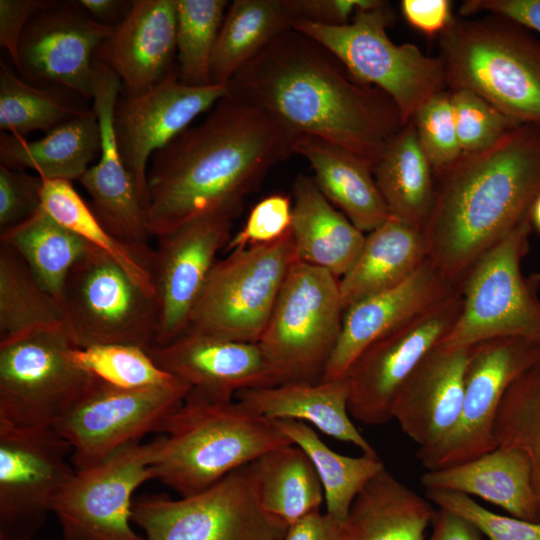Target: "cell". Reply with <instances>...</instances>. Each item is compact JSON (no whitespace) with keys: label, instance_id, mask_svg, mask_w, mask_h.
I'll return each mask as SVG.
<instances>
[{"label":"cell","instance_id":"8","mask_svg":"<svg viewBox=\"0 0 540 540\" xmlns=\"http://www.w3.org/2000/svg\"><path fill=\"white\" fill-rule=\"evenodd\" d=\"M532 229L529 215L470 269L461 284V314L439 346L470 347L503 337L540 346V274L526 276L521 269Z\"/></svg>","mask_w":540,"mask_h":540},{"label":"cell","instance_id":"18","mask_svg":"<svg viewBox=\"0 0 540 540\" xmlns=\"http://www.w3.org/2000/svg\"><path fill=\"white\" fill-rule=\"evenodd\" d=\"M227 94L223 85L182 84L176 69L160 84L137 95H119L113 127L121 158L146 206L147 170L152 155Z\"/></svg>","mask_w":540,"mask_h":540},{"label":"cell","instance_id":"24","mask_svg":"<svg viewBox=\"0 0 540 540\" xmlns=\"http://www.w3.org/2000/svg\"><path fill=\"white\" fill-rule=\"evenodd\" d=\"M156 364L191 386L222 399L242 390L274 386L258 343L183 334L148 351Z\"/></svg>","mask_w":540,"mask_h":540},{"label":"cell","instance_id":"28","mask_svg":"<svg viewBox=\"0 0 540 540\" xmlns=\"http://www.w3.org/2000/svg\"><path fill=\"white\" fill-rule=\"evenodd\" d=\"M295 154L304 157L327 200L360 231L371 232L390 213L373 175V167L354 153L310 135H299Z\"/></svg>","mask_w":540,"mask_h":540},{"label":"cell","instance_id":"57","mask_svg":"<svg viewBox=\"0 0 540 540\" xmlns=\"http://www.w3.org/2000/svg\"><path fill=\"white\" fill-rule=\"evenodd\" d=\"M36 540H66V539L61 538V539H36Z\"/></svg>","mask_w":540,"mask_h":540},{"label":"cell","instance_id":"31","mask_svg":"<svg viewBox=\"0 0 540 540\" xmlns=\"http://www.w3.org/2000/svg\"><path fill=\"white\" fill-rule=\"evenodd\" d=\"M100 152V127L93 108L37 140L0 133L1 165L13 170L32 169L48 180L79 181Z\"/></svg>","mask_w":540,"mask_h":540},{"label":"cell","instance_id":"37","mask_svg":"<svg viewBox=\"0 0 540 540\" xmlns=\"http://www.w3.org/2000/svg\"><path fill=\"white\" fill-rule=\"evenodd\" d=\"M274 422L312 462L323 488L325 512L346 521L358 494L385 468L379 456L365 453L357 457L346 456L329 448L306 423L295 420Z\"/></svg>","mask_w":540,"mask_h":540},{"label":"cell","instance_id":"5","mask_svg":"<svg viewBox=\"0 0 540 540\" xmlns=\"http://www.w3.org/2000/svg\"><path fill=\"white\" fill-rule=\"evenodd\" d=\"M448 90L480 95L518 124L540 127V41L503 16L453 17L439 35Z\"/></svg>","mask_w":540,"mask_h":540},{"label":"cell","instance_id":"19","mask_svg":"<svg viewBox=\"0 0 540 540\" xmlns=\"http://www.w3.org/2000/svg\"><path fill=\"white\" fill-rule=\"evenodd\" d=\"M234 219L222 213L208 214L157 237L149 265L160 312L157 345L185 333L216 255L231 238Z\"/></svg>","mask_w":540,"mask_h":540},{"label":"cell","instance_id":"3","mask_svg":"<svg viewBox=\"0 0 540 540\" xmlns=\"http://www.w3.org/2000/svg\"><path fill=\"white\" fill-rule=\"evenodd\" d=\"M424 227L429 260L461 286L474 264L529 215L540 195V127L523 123L481 152L434 171Z\"/></svg>","mask_w":540,"mask_h":540},{"label":"cell","instance_id":"13","mask_svg":"<svg viewBox=\"0 0 540 540\" xmlns=\"http://www.w3.org/2000/svg\"><path fill=\"white\" fill-rule=\"evenodd\" d=\"M190 390L180 379L120 388L95 378L54 428L71 445L75 469H84L146 434L160 433Z\"/></svg>","mask_w":540,"mask_h":540},{"label":"cell","instance_id":"7","mask_svg":"<svg viewBox=\"0 0 540 540\" xmlns=\"http://www.w3.org/2000/svg\"><path fill=\"white\" fill-rule=\"evenodd\" d=\"M387 2L358 11L349 24L326 26L298 20L292 28L332 53L360 82L387 94L403 125L434 95L448 90L444 66L414 44L394 43L386 32Z\"/></svg>","mask_w":540,"mask_h":540},{"label":"cell","instance_id":"53","mask_svg":"<svg viewBox=\"0 0 540 540\" xmlns=\"http://www.w3.org/2000/svg\"><path fill=\"white\" fill-rule=\"evenodd\" d=\"M346 521L314 511L287 527L282 540H345Z\"/></svg>","mask_w":540,"mask_h":540},{"label":"cell","instance_id":"21","mask_svg":"<svg viewBox=\"0 0 540 540\" xmlns=\"http://www.w3.org/2000/svg\"><path fill=\"white\" fill-rule=\"evenodd\" d=\"M92 101L101 134L99 161L79 179L91 197L90 208L103 227L115 238L148 260L153 250L146 213L135 183L121 158L117 145L113 111L120 95L119 77L94 58Z\"/></svg>","mask_w":540,"mask_h":540},{"label":"cell","instance_id":"48","mask_svg":"<svg viewBox=\"0 0 540 540\" xmlns=\"http://www.w3.org/2000/svg\"><path fill=\"white\" fill-rule=\"evenodd\" d=\"M43 179L0 164V233L22 223L41 207Z\"/></svg>","mask_w":540,"mask_h":540},{"label":"cell","instance_id":"36","mask_svg":"<svg viewBox=\"0 0 540 540\" xmlns=\"http://www.w3.org/2000/svg\"><path fill=\"white\" fill-rule=\"evenodd\" d=\"M25 260L39 285L62 303L64 285L90 244L41 207L22 223L0 233Z\"/></svg>","mask_w":540,"mask_h":540},{"label":"cell","instance_id":"27","mask_svg":"<svg viewBox=\"0 0 540 540\" xmlns=\"http://www.w3.org/2000/svg\"><path fill=\"white\" fill-rule=\"evenodd\" d=\"M420 482L426 490L477 496L510 516L537 521L530 462L518 449L498 446L465 463L426 471Z\"/></svg>","mask_w":540,"mask_h":540},{"label":"cell","instance_id":"54","mask_svg":"<svg viewBox=\"0 0 540 540\" xmlns=\"http://www.w3.org/2000/svg\"><path fill=\"white\" fill-rule=\"evenodd\" d=\"M425 540H482L480 531L464 518L438 508Z\"/></svg>","mask_w":540,"mask_h":540},{"label":"cell","instance_id":"29","mask_svg":"<svg viewBox=\"0 0 540 540\" xmlns=\"http://www.w3.org/2000/svg\"><path fill=\"white\" fill-rule=\"evenodd\" d=\"M291 236L296 258L340 279L358 257L365 235L322 194L313 177L293 184Z\"/></svg>","mask_w":540,"mask_h":540},{"label":"cell","instance_id":"52","mask_svg":"<svg viewBox=\"0 0 540 540\" xmlns=\"http://www.w3.org/2000/svg\"><path fill=\"white\" fill-rule=\"evenodd\" d=\"M401 9L405 19L426 35H440L453 16L448 0H403Z\"/></svg>","mask_w":540,"mask_h":540},{"label":"cell","instance_id":"20","mask_svg":"<svg viewBox=\"0 0 540 540\" xmlns=\"http://www.w3.org/2000/svg\"><path fill=\"white\" fill-rule=\"evenodd\" d=\"M113 28L91 18L78 1H54L24 30L19 46L23 78L92 100L95 53Z\"/></svg>","mask_w":540,"mask_h":540},{"label":"cell","instance_id":"23","mask_svg":"<svg viewBox=\"0 0 540 540\" xmlns=\"http://www.w3.org/2000/svg\"><path fill=\"white\" fill-rule=\"evenodd\" d=\"M176 0H133L95 58L120 79L121 95L144 93L176 69Z\"/></svg>","mask_w":540,"mask_h":540},{"label":"cell","instance_id":"15","mask_svg":"<svg viewBox=\"0 0 540 540\" xmlns=\"http://www.w3.org/2000/svg\"><path fill=\"white\" fill-rule=\"evenodd\" d=\"M75 471L55 428L0 426V540H36Z\"/></svg>","mask_w":540,"mask_h":540},{"label":"cell","instance_id":"22","mask_svg":"<svg viewBox=\"0 0 540 540\" xmlns=\"http://www.w3.org/2000/svg\"><path fill=\"white\" fill-rule=\"evenodd\" d=\"M461 288L426 261L402 283L349 306L322 380L344 377L374 341L423 314Z\"/></svg>","mask_w":540,"mask_h":540},{"label":"cell","instance_id":"49","mask_svg":"<svg viewBox=\"0 0 540 540\" xmlns=\"http://www.w3.org/2000/svg\"><path fill=\"white\" fill-rule=\"evenodd\" d=\"M293 22L298 20L326 26L349 24L360 10L385 4L380 0H286Z\"/></svg>","mask_w":540,"mask_h":540},{"label":"cell","instance_id":"10","mask_svg":"<svg viewBox=\"0 0 540 540\" xmlns=\"http://www.w3.org/2000/svg\"><path fill=\"white\" fill-rule=\"evenodd\" d=\"M67 324L0 341V426L54 428L94 376L70 359Z\"/></svg>","mask_w":540,"mask_h":540},{"label":"cell","instance_id":"38","mask_svg":"<svg viewBox=\"0 0 540 540\" xmlns=\"http://www.w3.org/2000/svg\"><path fill=\"white\" fill-rule=\"evenodd\" d=\"M65 324L62 303L39 285L22 256L0 241V341Z\"/></svg>","mask_w":540,"mask_h":540},{"label":"cell","instance_id":"25","mask_svg":"<svg viewBox=\"0 0 540 540\" xmlns=\"http://www.w3.org/2000/svg\"><path fill=\"white\" fill-rule=\"evenodd\" d=\"M470 347H435L414 369L395 399L393 419L421 449L441 442L458 422Z\"/></svg>","mask_w":540,"mask_h":540},{"label":"cell","instance_id":"55","mask_svg":"<svg viewBox=\"0 0 540 540\" xmlns=\"http://www.w3.org/2000/svg\"><path fill=\"white\" fill-rule=\"evenodd\" d=\"M78 3L91 18L110 27L117 26L132 6V1L122 0H79Z\"/></svg>","mask_w":540,"mask_h":540},{"label":"cell","instance_id":"12","mask_svg":"<svg viewBox=\"0 0 540 540\" xmlns=\"http://www.w3.org/2000/svg\"><path fill=\"white\" fill-rule=\"evenodd\" d=\"M132 522L145 540H282L288 527L261 507L251 464L190 496L138 499Z\"/></svg>","mask_w":540,"mask_h":540},{"label":"cell","instance_id":"51","mask_svg":"<svg viewBox=\"0 0 540 540\" xmlns=\"http://www.w3.org/2000/svg\"><path fill=\"white\" fill-rule=\"evenodd\" d=\"M459 12L462 16L477 13L503 16L540 33V0H466Z\"/></svg>","mask_w":540,"mask_h":540},{"label":"cell","instance_id":"26","mask_svg":"<svg viewBox=\"0 0 540 540\" xmlns=\"http://www.w3.org/2000/svg\"><path fill=\"white\" fill-rule=\"evenodd\" d=\"M235 399L251 412L269 419L295 420L313 426L362 453L377 454L350 419L346 377L317 383H292L239 391Z\"/></svg>","mask_w":540,"mask_h":540},{"label":"cell","instance_id":"56","mask_svg":"<svg viewBox=\"0 0 540 540\" xmlns=\"http://www.w3.org/2000/svg\"><path fill=\"white\" fill-rule=\"evenodd\" d=\"M532 228L540 233V195L536 198L530 210Z\"/></svg>","mask_w":540,"mask_h":540},{"label":"cell","instance_id":"47","mask_svg":"<svg viewBox=\"0 0 540 540\" xmlns=\"http://www.w3.org/2000/svg\"><path fill=\"white\" fill-rule=\"evenodd\" d=\"M292 200L283 194L268 195L251 209L242 229L231 236L230 250L274 242L291 229Z\"/></svg>","mask_w":540,"mask_h":540},{"label":"cell","instance_id":"50","mask_svg":"<svg viewBox=\"0 0 540 540\" xmlns=\"http://www.w3.org/2000/svg\"><path fill=\"white\" fill-rule=\"evenodd\" d=\"M54 1L0 0V46L7 50L13 65L23 77L19 46L29 21Z\"/></svg>","mask_w":540,"mask_h":540},{"label":"cell","instance_id":"1","mask_svg":"<svg viewBox=\"0 0 540 540\" xmlns=\"http://www.w3.org/2000/svg\"><path fill=\"white\" fill-rule=\"evenodd\" d=\"M298 136L226 94L200 124L152 155L145 206L150 235L171 233L208 214L236 218L269 171L295 154Z\"/></svg>","mask_w":540,"mask_h":540},{"label":"cell","instance_id":"40","mask_svg":"<svg viewBox=\"0 0 540 540\" xmlns=\"http://www.w3.org/2000/svg\"><path fill=\"white\" fill-rule=\"evenodd\" d=\"M41 208L57 222L111 257L146 293L156 296L147 261L103 227L90 206L74 189L72 182L43 179Z\"/></svg>","mask_w":540,"mask_h":540},{"label":"cell","instance_id":"41","mask_svg":"<svg viewBox=\"0 0 540 540\" xmlns=\"http://www.w3.org/2000/svg\"><path fill=\"white\" fill-rule=\"evenodd\" d=\"M494 436L498 446L518 449L527 456L540 522V362L506 391L497 412Z\"/></svg>","mask_w":540,"mask_h":540},{"label":"cell","instance_id":"17","mask_svg":"<svg viewBox=\"0 0 540 540\" xmlns=\"http://www.w3.org/2000/svg\"><path fill=\"white\" fill-rule=\"evenodd\" d=\"M462 305L460 288L370 344L345 375L349 386L350 416L373 426L392 420L393 405L403 384L451 331Z\"/></svg>","mask_w":540,"mask_h":540},{"label":"cell","instance_id":"4","mask_svg":"<svg viewBox=\"0 0 540 540\" xmlns=\"http://www.w3.org/2000/svg\"><path fill=\"white\" fill-rule=\"evenodd\" d=\"M156 441L154 479L181 497L198 493L268 451L293 444L274 421L191 389Z\"/></svg>","mask_w":540,"mask_h":540},{"label":"cell","instance_id":"16","mask_svg":"<svg viewBox=\"0 0 540 540\" xmlns=\"http://www.w3.org/2000/svg\"><path fill=\"white\" fill-rule=\"evenodd\" d=\"M156 441L131 442L103 461L76 470L53 513L66 540H145L132 528L133 494L154 479Z\"/></svg>","mask_w":540,"mask_h":540},{"label":"cell","instance_id":"39","mask_svg":"<svg viewBox=\"0 0 540 540\" xmlns=\"http://www.w3.org/2000/svg\"><path fill=\"white\" fill-rule=\"evenodd\" d=\"M76 97L59 86L31 85L0 61L1 132L23 138L35 130L48 133L87 110Z\"/></svg>","mask_w":540,"mask_h":540},{"label":"cell","instance_id":"32","mask_svg":"<svg viewBox=\"0 0 540 540\" xmlns=\"http://www.w3.org/2000/svg\"><path fill=\"white\" fill-rule=\"evenodd\" d=\"M436 511L384 468L353 502L345 540H425Z\"/></svg>","mask_w":540,"mask_h":540},{"label":"cell","instance_id":"14","mask_svg":"<svg viewBox=\"0 0 540 540\" xmlns=\"http://www.w3.org/2000/svg\"><path fill=\"white\" fill-rule=\"evenodd\" d=\"M540 362V346L521 338L503 337L470 347L461 413L454 429L438 444L418 448L416 458L427 470L475 459L498 447L494 425L510 385Z\"/></svg>","mask_w":540,"mask_h":540},{"label":"cell","instance_id":"42","mask_svg":"<svg viewBox=\"0 0 540 540\" xmlns=\"http://www.w3.org/2000/svg\"><path fill=\"white\" fill-rule=\"evenodd\" d=\"M228 7L226 0H176V67L182 84L213 85L210 61Z\"/></svg>","mask_w":540,"mask_h":540},{"label":"cell","instance_id":"11","mask_svg":"<svg viewBox=\"0 0 540 540\" xmlns=\"http://www.w3.org/2000/svg\"><path fill=\"white\" fill-rule=\"evenodd\" d=\"M62 305L78 348L125 344L149 351L157 345L156 296L146 293L117 262L92 245L68 274Z\"/></svg>","mask_w":540,"mask_h":540},{"label":"cell","instance_id":"9","mask_svg":"<svg viewBox=\"0 0 540 540\" xmlns=\"http://www.w3.org/2000/svg\"><path fill=\"white\" fill-rule=\"evenodd\" d=\"M296 259L291 232L232 250L213 265L184 334L258 343Z\"/></svg>","mask_w":540,"mask_h":540},{"label":"cell","instance_id":"6","mask_svg":"<svg viewBox=\"0 0 540 540\" xmlns=\"http://www.w3.org/2000/svg\"><path fill=\"white\" fill-rule=\"evenodd\" d=\"M343 315L339 279L296 259L258 341L274 386L322 380Z\"/></svg>","mask_w":540,"mask_h":540},{"label":"cell","instance_id":"44","mask_svg":"<svg viewBox=\"0 0 540 540\" xmlns=\"http://www.w3.org/2000/svg\"><path fill=\"white\" fill-rule=\"evenodd\" d=\"M453 119L462 154L481 152L519 125L480 95L449 90Z\"/></svg>","mask_w":540,"mask_h":540},{"label":"cell","instance_id":"33","mask_svg":"<svg viewBox=\"0 0 540 540\" xmlns=\"http://www.w3.org/2000/svg\"><path fill=\"white\" fill-rule=\"evenodd\" d=\"M372 171L390 216L423 231L434 202L435 180L412 121L390 139Z\"/></svg>","mask_w":540,"mask_h":540},{"label":"cell","instance_id":"30","mask_svg":"<svg viewBox=\"0 0 540 540\" xmlns=\"http://www.w3.org/2000/svg\"><path fill=\"white\" fill-rule=\"evenodd\" d=\"M428 260L424 232L390 216L369 232L355 262L339 279L344 311L402 283Z\"/></svg>","mask_w":540,"mask_h":540},{"label":"cell","instance_id":"35","mask_svg":"<svg viewBox=\"0 0 540 540\" xmlns=\"http://www.w3.org/2000/svg\"><path fill=\"white\" fill-rule=\"evenodd\" d=\"M261 507L289 526L320 510L324 493L307 454L294 444L272 449L251 463Z\"/></svg>","mask_w":540,"mask_h":540},{"label":"cell","instance_id":"46","mask_svg":"<svg viewBox=\"0 0 540 540\" xmlns=\"http://www.w3.org/2000/svg\"><path fill=\"white\" fill-rule=\"evenodd\" d=\"M426 498L470 522L488 540H540L539 521L494 513L460 493L426 490Z\"/></svg>","mask_w":540,"mask_h":540},{"label":"cell","instance_id":"43","mask_svg":"<svg viewBox=\"0 0 540 540\" xmlns=\"http://www.w3.org/2000/svg\"><path fill=\"white\" fill-rule=\"evenodd\" d=\"M75 365L120 388L167 385L179 378L159 367L148 351L132 345L100 344L69 351Z\"/></svg>","mask_w":540,"mask_h":540},{"label":"cell","instance_id":"45","mask_svg":"<svg viewBox=\"0 0 540 540\" xmlns=\"http://www.w3.org/2000/svg\"><path fill=\"white\" fill-rule=\"evenodd\" d=\"M410 121L434 171L448 167L462 155L449 90L430 98Z\"/></svg>","mask_w":540,"mask_h":540},{"label":"cell","instance_id":"34","mask_svg":"<svg viewBox=\"0 0 540 540\" xmlns=\"http://www.w3.org/2000/svg\"><path fill=\"white\" fill-rule=\"evenodd\" d=\"M292 23L286 0H235L229 4L210 61L211 84L227 86Z\"/></svg>","mask_w":540,"mask_h":540},{"label":"cell","instance_id":"2","mask_svg":"<svg viewBox=\"0 0 540 540\" xmlns=\"http://www.w3.org/2000/svg\"><path fill=\"white\" fill-rule=\"evenodd\" d=\"M226 87L229 96L262 110L291 132L342 147L372 167L403 126L387 94L357 80L326 48L292 27Z\"/></svg>","mask_w":540,"mask_h":540}]
</instances>
